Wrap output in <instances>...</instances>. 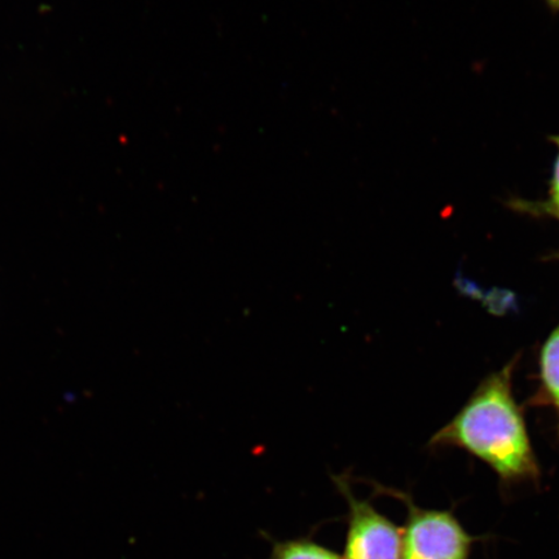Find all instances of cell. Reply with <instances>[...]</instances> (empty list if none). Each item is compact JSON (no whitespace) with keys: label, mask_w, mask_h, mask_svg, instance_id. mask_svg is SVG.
Segmentation results:
<instances>
[{"label":"cell","mask_w":559,"mask_h":559,"mask_svg":"<svg viewBox=\"0 0 559 559\" xmlns=\"http://www.w3.org/2000/svg\"><path fill=\"white\" fill-rule=\"evenodd\" d=\"M514 361L488 376L431 447H457L484 461L502 484H537L540 467L513 395Z\"/></svg>","instance_id":"obj_1"},{"label":"cell","mask_w":559,"mask_h":559,"mask_svg":"<svg viewBox=\"0 0 559 559\" xmlns=\"http://www.w3.org/2000/svg\"><path fill=\"white\" fill-rule=\"evenodd\" d=\"M372 486L380 493L401 500L407 508L402 530L403 559H471L478 537L467 533L452 510L419 508L407 493L374 481Z\"/></svg>","instance_id":"obj_2"},{"label":"cell","mask_w":559,"mask_h":559,"mask_svg":"<svg viewBox=\"0 0 559 559\" xmlns=\"http://www.w3.org/2000/svg\"><path fill=\"white\" fill-rule=\"evenodd\" d=\"M332 480L348 507L344 559H403L402 530L369 501L356 498L347 475H333Z\"/></svg>","instance_id":"obj_3"},{"label":"cell","mask_w":559,"mask_h":559,"mask_svg":"<svg viewBox=\"0 0 559 559\" xmlns=\"http://www.w3.org/2000/svg\"><path fill=\"white\" fill-rule=\"evenodd\" d=\"M540 380L543 395L558 416L559 432V326L551 332L542 348Z\"/></svg>","instance_id":"obj_4"},{"label":"cell","mask_w":559,"mask_h":559,"mask_svg":"<svg viewBox=\"0 0 559 559\" xmlns=\"http://www.w3.org/2000/svg\"><path fill=\"white\" fill-rule=\"evenodd\" d=\"M270 559H344L330 548L311 539H292L276 542Z\"/></svg>","instance_id":"obj_5"},{"label":"cell","mask_w":559,"mask_h":559,"mask_svg":"<svg viewBox=\"0 0 559 559\" xmlns=\"http://www.w3.org/2000/svg\"><path fill=\"white\" fill-rule=\"evenodd\" d=\"M549 139L557 146L558 153L554 164V173H551L548 199L539 202L516 200L513 206L521 210V212L551 216V218L559 221V136H550Z\"/></svg>","instance_id":"obj_6"},{"label":"cell","mask_w":559,"mask_h":559,"mask_svg":"<svg viewBox=\"0 0 559 559\" xmlns=\"http://www.w3.org/2000/svg\"><path fill=\"white\" fill-rule=\"evenodd\" d=\"M547 3L551 11H555V12L559 11V0H547Z\"/></svg>","instance_id":"obj_7"}]
</instances>
